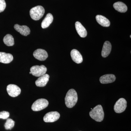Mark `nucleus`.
<instances>
[{
    "label": "nucleus",
    "instance_id": "1",
    "mask_svg": "<svg viewBox=\"0 0 131 131\" xmlns=\"http://www.w3.org/2000/svg\"><path fill=\"white\" fill-rule=\"evenodd\" d=\"M78 95L75 90L71 89L68 91L65 98V104L69 108H71L75 106L78 101Z\"/></svg>",
    "mask_w": 131,
    "mask_h": 131
},
{
    "label": "nucleus",
    "instance_id": "2",
    "mask_svg": "<svg viewBox=\"0 0 131 131\" xmlns=\"http://www.w3.org/2000/svg\"><path fill=\"white\" fill-rule=\"evenodd\" d=\"M90 116L97 122H101L103 120L104 113L103 108L101 105H98L90 112Z\"/></svg>",
    "mask_w": 131,
    "mask_h": 131
},
{
    "label": "nucleus",
    "instance_id": "3",
    "mask_svg": "<svg viewBox=\"0 0 131 131\" xmlns=\"http://www.w3.org/2000/svg\"><path fill=\"white\" fill-rule=\"evenodd\" d=\"M45 13L44 8L41 6H38L33 7L30 11L31 18L34 20H38L43 16Z\"/></svg>",
    "mask_w": 131,
    "mask_h": 131
},
{
    "label": "nucleus",
    "instance_id": "4",
    "mask_svg": "<svg viewBox=\"0 0 131 131\" xmlns=\"http://www.w3.org/2000/svg\"><path fill=\"white\" fill-rule=\"evenodd\" d=\"M49 103V102L46 99H38L33 103L31 106L32 110L35 112L40 111L47 107Z\"/></svg>",
    "mask_w": 131,
    "mask_h": 131
},
{
    "label": "nucleus",
    "instance_id": "5",
    "mask_svg": "<svg viewBox=\"0 0 131 131\" xmlns=\"http://www.w3.org/2000/svg\"><path fill=\"white\" fill-rule=\"evenodd\" d=\"M47 69L44 65H35L30 69L31 74L36 77H40L46 74Z\"/></svg>",
    "mask_w": 131,
    "mask_h": 131
},
{
    "label": "nucleus",
    "instance_id": "6",
    "mask_svg": "<svg viewBox=\"0 0 131 131\" xmlns=\"http://www.w3.org/2000/svg\"><path fill=\"white\" fill-rule=\"evenodd\" d=\"M126 101L123 98H120L115 103L114 106V110L117 113L123 112L127 107Z\"/></svg>",
    "mask_w": 131,
    "mask_h": 131
},
{
    "label": "nucleus",
    "instance_id": "7",
    "mask_svg": "<svg viewBox=\"0 0 131 131\" xmlns=\"http://www.w3.org/2000/svg\"><path fill=\"white\" fill-rule=\"evenodd\" d=\"M7 91L9 96L15 97L20 95L21 90L17 85L14 84H9L7 87Z\"/></svg>",
    "mask_w": 131,
    "mask_h": 131
},
{
    "label": "nucleus",
    "instance_id": "8",
    "mask_svg": "<svg viewBox=\"0 0 131 131\" xmlns=\"http://www.w3.org/2000/svg\"><path fill=\"white\" fill-rule=\"evenodd\" d=\"M60 114L57 112H51L47 113L43 117V120L46 122H53L59 118Z\"/></svg>",
    "mask_w": 131,
    "mask_h": 131
},
{
    "label": "nucleus",
    "instance_id": "9",
    "mask_svg": "<svg viewBox=\"0 0 131 131\" xmlns=\"http://www.w3.org/2000/svg\"><path fill=\"white\" fill-rule=\"evenodd\" d=\"M34 57L40 61H44L48 58V55L46 51L42 49H38L34 51Z\"/></svg>",
    "mask_w": 131,
    "mask_h": 131
},
{
    "label": "nucleus",
    "instance_id": "10",
    "mask_svg": "<svg viewBox=\"0 0 131 131\" xmlns=\"http://www.w3.org/2000/svg\"><path fill=\"white\" fill-rule=\"evenodd\" d=\"M71 56L74 62L77 64L81 63L83 62L82 56L80 52L76 49H73L71 52Z\"/></svg>",
    "mask_w": 131,
    "mask_h": 131
},
{
    "label": "nucleus",
    "instance_id": "11",
    "mask_svg": "<svg viewBox=\"0 0 131 131\" xmlns=\"http://www.w3.org/2000/svg\"><path fill=\"white\" fill-rule=\"evenodd\" d=\"M14 28L16 31L24 36H27L30 33V28L26 26H20L18 24H16L14 26Z\"/></svg>",
    "mask_w": 131,
    "mask_h": 131
},
{
    "label": "nucleus",
    "instance_id": "12",
    "mask_svg": "<svg viewBox=\"0 0 131 131\" xmlns=\"http://www.w3.org/2000/svg\"><path fill=\"white\" fill-rule=\"evenodd\" d=\"M50 76L47 74L40 77L35 81V84L38 87H43L46 86L47 82L49 81Z\"/></svg>",
    "mask_w": 131,
    "mask_h": 131
},
{
    "label": "nucleus",
    "instance_id": "13",
    "mask_svg": "<svg viewBox=\"0 0 131 131\" xmlns=\"http://www.w3.org/2000/svg\"><path fill=\"white\" fill-rule=\"evenodd\" d=\"M116 80V77L114 75L108 74L103 75L100 78V81L102 84H107L113 82Z\"/></svg>",
    "mask_w": 131,
    "mask_h": 131
},
{
    "label": "nucleus",
    "instance_id": "14",
    "mask_svg": "<svg viewBox=\"0 0 131 131\" xmlns=\"http://www.w3.org/2000/svg\"><path fill=\"white\" fill-rule=\"evenodd\" d=\"M13 60V57L12 54L0 52V62L5 64L9 63Z\"/></svg>",
    "mask_w": 131,
    "mask_h": 131
},
{
    "label": "nucleus",
    "instance_id": "15",
    "mask_svg": "<svg viewBox=\"0 0 131 131\" xmlns=\"http://www.w3.org/2000/svg\"><path fill=\"white\" fill-rule=\"evenodd\" d=\"M76 29L77 33L82 38H85L86 37L87 32L86 30L82 25L79 21H77L75 24Z\"/></svg>",
    "mask_w": 131,
    "mask_h": 131
},
{
    "label": "nucleus",
    "instance_id": "16",
    "mask_svg": "<svg viewBox=\"0 0 131 131\" xmlns=\"http://www.w3.org/2000/svg\"><path fill=\"white\" fill-rule=\"evenodd\" d=\"M112 50V45L109 41H106L103 44L102 51L101 55L102 57L106 58L108 56Z\"/></svg>",
    "mask_w": 131,
    "mask_h": 131
},
{
    "label": "nucleus",
    "instance_id": "17",
    "mask_svg": "<svg viewBox=\"0 0 131 131\" xmlns=\"http://www.w3.org/2000/svg\"><path fill=\"white\" fill-rule=\"evenodd\" d=\"M96 19L98 24L102 26L108 27L110 26V23L109 20L102 15H96Z\"/></svg>",
    "mask_w": 131,
    "mask_h": 131
},
{
    "label": "nucleus",
    "instance_id": "18",
    "mask_svg": "<svg viewBox=\"0 0 131 131\" xmlns=\"http://www.w3.org/2000/svg\"><path fill=\"white\" fill-rule=\"evenodd\" d=\"M53 19V16L51 14L48 13L47 14L41 24L42 28H46L48 27L52 23Z\"/></svg>",
    "mask_w": 131,
    "mask_h": 131
},
{
    "label": "nucleus",
    "instance_id": "19",
    "mask_svg": "<svg viewBox=\"0 0 131 131\" xmlns=\"http://www.w3.org/2000/svg\"><path fill=\"white\" fill-rule=\"evenodd\" d=\"M113 7L115 10L120 13H124L127 10V6L125 3L121 2H118L114 3Z\"/></svg>",
    "mask_w": 131,
    "mask_h": 131
},
{
    "label": "nucleus",
    "instance_id": "20",
    "mask_svg": "<svg viewBox=\"0 0 131 131\" xmlns=\"http://www.w3.org/2000/svg\"><path fill=\"white\" fill-rule=\"evenodd\" d=\"M3 42L6 45L8 46H13L14 44V39L12 35L7 34L4 37Z\"/></svg>",
    "mask_w": 131,
    "mask_h": 131
},
{
    "label": "nucleus",
    "instance_id": "21",
    "mask_svg": "<svg viewBox=\"0 0 131 131\" xmlns=\"http://www.w3.org/2000/svg\"><path fill=\"white\" fill-rule=\"evenodd\" d=\"M14 125L15 122L13 119L8 118L4 126L6 130H11L14 127Z\"/></svg>",
    "mask_w": 131,
    "mask_h": 131
},
{
    "label": "nucleus",
    "instance_id": "22",
    "mask_svg": "<svg viewBox=\"0 0 131 131\" xmlns=\"http://www.w3.org/2000/svg\"><path fill=\"white\" fill-rule=\"evenodd\" d=\"M9 116V113L6 111H2L0 112V119H6L8 118Z\"/></svg>",
    "mask_w": 131,
    "mask_h": 131
},
{
    "label": "nucleus",
    "instance_id": "23",
    "mask_svg": "<svg viewBox=\"0 0 131 131\" xmlns=\"http://www.w3.org/2000/svg\"><path fill=\"white\" fill-rule=\"evenodd\" d=\"M6 7V3L5 0H0V13L3 12Z\"/></svg>",
    "mask_w": 131,
    "mask_h": 131
}]
</instances>
